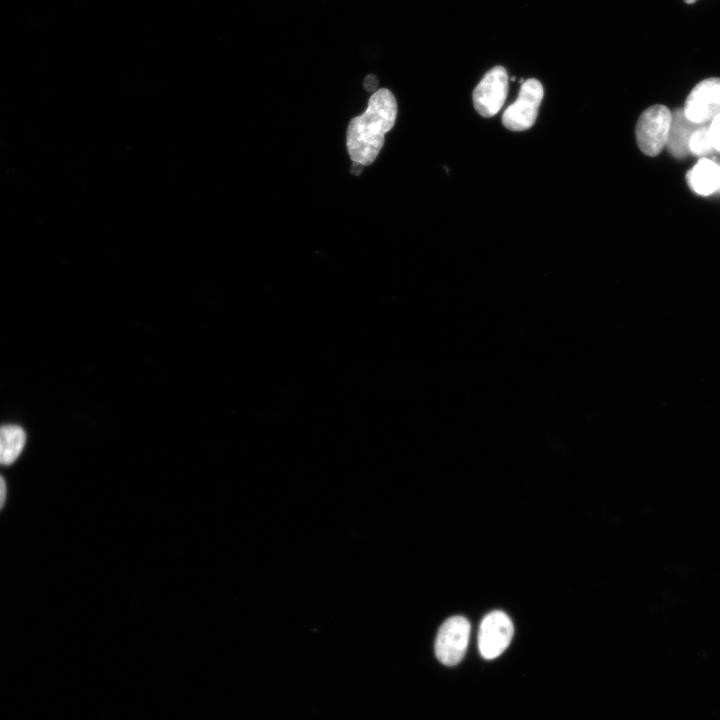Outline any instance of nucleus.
<instances>
[{
	"label": "nucleus",
	"instance_id": "nucleus-1",
	"mask_svg": "<svg viewBox=\"0 0 720 720\" xmlns=\"http://www.w3.org/2000/svg\"><path fill=\"white\" fill-rule=\"evenodd\" d=\"M396 117L397 102L392 92L386 88L374 92L365 112L352 118L348 125L346 146L353 162L365 166L374 162Z\"/></svg>",
	"mask_w": 720,
	"mask_h": 720
},
{
	"label": "nucleus",
	"instance_id": "nucleus-2",
	"mask_svg": "<svg viewBox=\"0 0 720 720\" xmlns=\"http://www.w3.org/2000/svg\"><path fill=\"white\" fill-rule=\"evenodd\" d=\"M671 124V111L664 105L656 104L646 109L639 117L636 127V141L647 156H657L666 146Z\"/></svg>",
	"mask_w": 720,
	"mask_h": 720
},
{
	"label": "nucleus",
	"instance_id": "nucleus-3",
	"mask_svg": "<svg viewBox=\"0 0 720 720\" xmlns=\"http://www.w3.org/2000/svg\"><path fill=\"white\" fill-rule=\"evenodd\" d=\"M543 95V86L537 79L525 80L516 101L502 115L503 125L512 131L529 129L535 123Z\"/></svg>",
	"mask_w": 720,
	"mask_h": 720
},
{
	"label": "nucleus",
	"instance_id": "nucleus-4",
	"mask_svg": "<svg viewBox=\"0 0 720 720\" xmlns=\"http://www.w3.org/2000/svg\"><path fill=\"white\" fill-rule=\"evenodd\" d=\"M470 637V623L463 616L448 618L439 628L435 640V654L444 665L458 664L467 649Z\"/></svg>",
	"mask_w": 720,
	"mask_h": 720
},
{
	"label": "nucleus",
	"instance_id": "nucleus-5",
	"mask_svg": "<svg viewBox=\"0 0 720 720\" xmlns=\"http://www.w3.org/2000/svg\"><path fill=\"white\" fill-rule=\"evenodd\" d=\"M514 627L509 616L496 610L481 621L478 632V648L481 656L491 660L501 655L509 646Z\"/></svg>",
	"mask_w": 720,
	"mask_h": 720
},
{
	"label": "nucleus",
	"instance_id": "nucleus-6",
	"mask_svg": "<svg viewBox=\"0 0 720 720\" xmlns=\"http://www.w3.org/2000/svg\"><path fill=\"white\" fill-rule=\"evenodd\" d=\"M508 93V75L502 66L490 69L473 91L476 111L483 117L494 116L502 108Z\"/></svg>",
	"mask_w": 720,
	"mask_h": 720
},
{
	"label": "nucleus",
	"instance_id": "nucleus-7",
	"mask_svg": "<svg viewBox=\"0 0 720 720\" xmlns=\"http://www.w3.org/2000/svg\"><path fill=\"white\" fill-rule=\"evenodd\" d=\"M685 116L696 124L710 123L720 114V78L699 82L689 93L683 108Z\"/></svg>",
	"mask_w": 720,
	"mask_h": 720
},
{
	"label": "nucleus",
	"instance_id": "nucleus-8",
	"mask_svg": "<svg viewBox=\"0 0 720 720\" xmlns=\"http://www.w3.org/2000/svg\"><path fill=\"white\" fill-rule=\"evenodd\" d=\"M701 124L690 121L684 114L683 109L677 108L671 112V124L668 133L666 147L675 158H685L690 154L689 140L692 133Z\"/></svg>",
	"mask_w": 720,
	"mask_h": 720
},
{
	"label": "nucleus",
	"instance_id": "nucleus-9",
	"mask_svg": "<svg viewBox=\"0 0 720 720\" xmlns=\"http://www.w3.org/2000/svg\"><path fill=\"white\" fill-rule=\"evenodd\" d=\"M689 187L698 195L708 196L720 188V165L701 158L687 173Z\"/></svg>",
	"mask_w": 720,
	"mask_h": 720
},
{
	"label": "nucleus",
	"instance_id": "nucleus-10",
	"mask_svg": "<svg viewBox=\"0 0 720 720\" xmlns=\"http://www.w3.org/2000/svg\"><path fill=\"white\" fill-rule=\"evenodd\" d=\"M26 442V434L18 425L0 426V464L10 465L21 454Z\"/></svg>",
	"mask_w": 720,
	"mask_h": 720
},
{
	"label": "nucleus",
	"instance_id": "nucleus-11",
	"mask_svg": "<svg viewBox=\"0 0 720 720\" xmlns=\"http://www.w3.org/2000/svg\"><path fill=\"white\" fill-rule=\"evenodd\" d=\"M688 147L690 154L696 156H704L714 150L709 135V123L701 124L692 133Z\"/></svg>",
	"mask_w": 720,
	"mask_h": 720
},
{
	"label": "nucleus",
	"instance_id": "nucleus-12",
	"mask_svg": "<svg viewBox=\"0 0 720 720\" xmlns=\"http://www.w3.org/2000/svg\"><path fill=\"white\" fill-rule=\"evenodd\" d=\"M709 135L714 150L720 152V114L709 123Z\"/></svg>",
	"mask_w": 720,
	"mask_h": 720
},
{
	"label": "nucleus",
	"instance_id": "nucleus-13",
	"mask_svg": "<svg viewBox=\"0 0 720 720\" xmlns=\"http://www.w3.org/2000/svg\"><path fill=\"white\" fill-rule=\"evenodd\" d=\"M363 86L368 92H376L378 90V80L373 74H369L363 81Z\"/></svg>",
	"mask_w": 720,
	"mask_h": 720
},
{
	"label": "nucleus",
	"instance_id": "nucleus-14",
	"mask_svg": "<svg viewBox=\"0 0 720 720\" xmlns=\"http://www.w3.org/2000/svg\"><path fill=\"white\" fill-rule=\"evenodd\" d=\"M364 167H365V165H363L361 163L353 162L351 169H350V173L354 176H359L363 173Z\"/></svg>",
	"mask_w": 720,
	"mask_h": 720
},
{
	"label": "nucleus",
	"instance_id": "nucleus-15",
	"mask_svg": "<svg viewBox=\"0 0 720 720\" xmlns=\"http://www.w3.org/2000/svg\"><path fill=\"white\" fill-rule=\"evenodd\" d=\"M6 499V484L4 479L0 476V509L3 507Z\"/></svg>",
	"mask_w": 720,
	"mask_h": 720
},
{
	"label": "nucleus",
	"instance_id": "nucleus-16",
	"mask_svg": "<svg viewBox=\"0 0 720 720\" xmlns=\"http://www.w3.org/2000/svg\"><path fill=\"white\" fill-rule=\"evenodd\" d=\"M684 1L688 4H692V3L696 2L697 0H684Z\"/></svg>",
	"mask_w": 720,
	"mask_h": 720
}]
</instances>
